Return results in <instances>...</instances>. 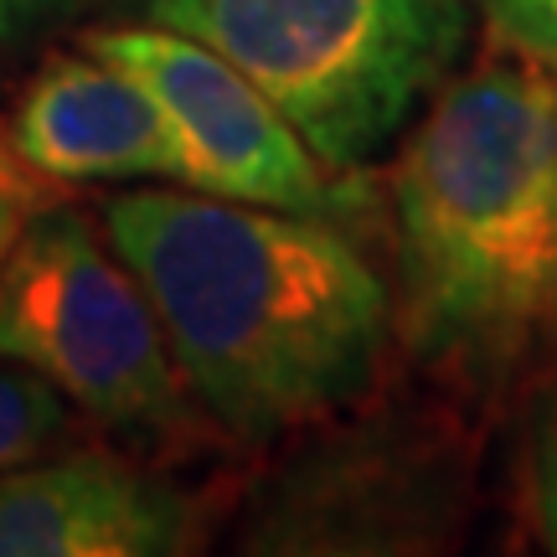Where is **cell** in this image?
<instances>
[{
    "label": "cell",
    "instance_id": "6da1fadb",
    "mask_svg": "<svg viewBox=\"0 0 557 557\" xmlns=\"http://www.w3.org/2000/svg\"><path fill=\"white\" fill-rule=\"evenodd\" d=\"M99 222L222 434L269 444L372 387L393 284L331 218L139 186L103 201Z\"/></svg>",
    "mask_w": 557,
    "mask_h": 557
},
{
    "label": "cell",
    "instance_id": "7a4b0ae2",
    "mask_svg": "<svg viewBox=\"0 0 557 557\" xmlns=\"http://www.w3.org/2000/svg\"><path fill=\"white\" fill-rule=\"evenodd\" d=\"M393 331L491 393L557 351V62L491 37L393 156Z\"/></svg>",
    "mask_w": 557,
    "mask_h": 557
},
{
    "label": "cell",
    "instance_id": "3957f363",
    "mask_svg": "<svg viewBox=\"0 0 557 557\" xmlns=\"http://www.w3.org/2000/svg\"><path fill=\"white\" fill-rule=\"evenodd\" d=\"M212 47L331 171H367L459 73L475 0H145Z\"/></svg>",
    "mask_w": 557,
    "mask_h": 557
},
{
    "label": "cell",
    "instance_id": "277c9868",
    "mask_svg": "<svg viewBox=\"0 0 557 557\" xmlns=\"http://www.w3.org/2000/svg\"><path fill=\"white\" fill-rule=\"evenodd\" d=\"M0 357L135 444L181 434L197 408L135 269L67 201H41L0 263Z\"/></svg>",
    "mask_w": 557,
    "mask_h": 557
},
{
    "label": "cell",
    "instance_id": "5b68a950",
    "mask_svg": "<svg viewBox=\"0 0 557 557\" xmlns=\"http://www.w3.org/2000/svg\"><path fill=\"white\" fill-rule=\"evenodd\" d=\"M83 47L120 62L124 73H135L160 99L186 160L191 191L315 212V218H336L346 207L341 171H331L295 135V124L269 103V94H259L212 47L156 21L99 26L83 37Z\"/></svg>",
    "mask_w": 557,
    "mask_h": 557
},
{
    "label": "cell",
    "instance_id": "8992f818",
    "mask_svg": "<svg viewBox=\"0 0 557 557\" xmlns=\"http://www.w3.org/2000/svg\"><path fill=\"white\" fill-rule=\"evenodd\" d=\"M197 542V500L135 459L67 449L0 470V557H171Z\"/></svg>",
    "mask_w": 557,
    "mask_h": 557
},
{
    "label": "cell",
    "instance_id": "52a82bcc",
    "mask_svg": "<svg viewBox=\"0 0 557 557\" xmlns=\"http://www.w3.org/2000/svg\"><path fill=\"white\" fill-rule=\"evenodd\" d=\"M5 139L41 181L186 186V160L160 99L135 73L88 47L58 52L32 73Z\"/></svg>",
    "mask_w": 557,
    "mask_h": 557
},
{
    "label": "cell",
    "instance_id": "ba28073f",
    "mask_svg": "<svg viewBox=\"0 0 557 557\" xmlns=\"http://www.w3.org/2000/svg\"><path fill=\"white\" fill-rule=\"evenodd\" d=\"M83 449V418L21 361L0 357V470Z\"/></svg>",
    "mask_w": 557,
    "mask_h": 557
},
{
    "label": "cell",
    "instance_id": "9c48e42d",
    "mask_svg": "<svg viewBox=\"0 0 557 557\" xmlns=\"http://www.w3.org/2000/svg\"><path fill=\"white\" fill-rule=\"evenodd\" d=\"M532 527L542 553H557V351L532 408Z\"/></svg>",
    "mask_w": 557,
    "mask_h": 557
},
{
    "label": "cell",
    "instance_id": "30bf717a",
    "mask_svg": "<svg viewBox=\"0 0 557 557\" xmlns=\"http://www.w3.org/2000/svg\"><path fill=\"white\" fill-rule=\"evenodd\" d=\"M491 37L557 62V0H480Z\"/></svg>",
    "mask_w": 557,
    "mask_h": 557
},
{
    "label": "cell",
    "instance_id": "8fae6325",
    "mask_svg": "<svg viewBox=\"0 0 557 557\" xmlns=\"http://www.w3.org/2000/svg\"><path fill=\"white\" fill-rule=\"evenodd\" d=\"M47 191H41V176L32 165H21V156L11 150V139L0 135V263L11 253V243L21 238L26 218L37 212Z\"/></svg>",
    "mask_w": 557,
    "mask_h": 557
},
{
    "label": "cell",
    "instance_id": "7c38bea8",
    "mask_svg": "<svg viewBox=\"0 0 557 557\" xmlns=\"http://www.w3.org/2000/svg\"><path fill=\"white\" fill-rule=\"evenodd\" d=\"M52 5H58V0H0V41L32 32V26L52 11Z\"/></svg>",
    "mask_w": 557,
    "mask_h": 557
}]
</instances>
